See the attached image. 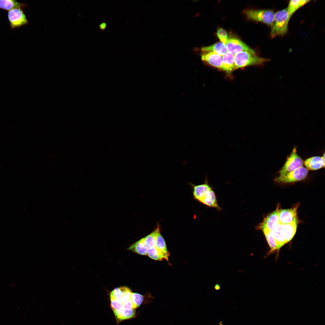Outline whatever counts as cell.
I'll list each match as a JSON object with an SVG mask.
<instances>
[{
  "label": "cell",
  "instance_id": "277c9868",
  "mask_svg": "<svg viewBox=\"0 0 325 325\" xmlns=\"http://www.w3.org/2000/svg\"><path fill=\"white\" fill-rule=\"evenodd\" d=\"M308 170L303 166L283 175L279 176L274 179L277 183H289L299 181L307 176Z\"/></svg>",
  "mask_w": 325,
  "mask_h": 325
},
{
  "label": "cell",
  "instance_id": "7402d4cb",
  "mask_svg": "<svg viewBox=\"0 0 325 325\" xmlns=\"http://www.w3.org/2000/svg\"><path fill=\"white\" fill-rule=\"evenodd\" d=\"M310 1L308 0H292L289 1L287 8L288 14L290 18L293 14L299 9L308 3Z\"/></svg>",
  "mask_w": 325,
  "mask_h": 325
},
{
  "label": "cell",
  "instance_id": "3957f363",
  "mask_svg": "<svg viewBox=\"0 0 325 325\" xmlns=\"http://www.w3.org/2000/svg\"><path fill=\"white\" fill-rule=\"evenodd\" d=\"M244 13L249 19L271 26L273 22L275 14L273 11L267 9H248L245 10Z\"/></svg>",
  "mask_w": 325,
  "mask_h": 325
},
{
  "label": "cell",
  "instance_id": "5bb4252c",
  "mask_svg": "<svg viewBox=\"0 0 325 325\" xmlns=\"http://www.w3.org/2000/svg\"><path fill=\"white\" fill-rule=\"evenodd\" d=\"M201 203L208 207L214 208L219 210L221 209L218 204L215 193L212 187L206 192Z\"/></svg>",
  "mask_w": 325,
  "mask_h": 325
},
{
  "label": "cell",
  "instance_id": "2e32d148",
  "mask_svg": "<svg viewBox=\"0 0 325 325\" xmlns=\"http://www.w3.org/2000/svg\"><path fill=\"white\" fill-rule=\"evenodd\" d=\"M155 246L162 255L164 259L168 262L170 254L165 240L160 234L159 227L157 232Z\"/></svg>",
  "mask_w": 325,
  "mask_h": 325
},
{
  "label": "cell",
  "instance_id": "603a6c76",
  "mask_svg": "<svg viewBox=\"0 0 325 325\" xmlns=\"http://www.w3.org/2000/svg\"><path fill=\"white\" fill-rule=\"evenodd\" d=\"M26 5L14 0H0V9L8 11L17 8H23Z\"/></svg>",
  "mask_w": 325,
  "mask_h": 325
},
{
  "label": "cell",
  "instance_id": "f546056e",
  "mask_svg": "<svg viewBox=\"0 0 325 325\" xmlns=\"http://www.w3.org/2000/svg\"><path fill=\"white\" fill-rule=\"evenodd\" d=\"M122 305V308L124 309H134L133 308V302L131 299L123 303Z\"/></svg>",
  "mask_w": 325,
  "mask_h": 325
},
{
  "label": "cell",
  "instance_id": "9c48e42d",
  "mask_svg": "<svg viewBox=\"0 0 325 325\" xmlns=\"http://www.w3.org/2000/svg\"><path fill=\"white\" fill-rule=\"evenodd\" d=\"M227 51L235 55L238 53L243 51H247L252 53H255L252 49L240 39L235 37L228 38V41L225 44Z\"/></svg>",
  "mask_w": 325,
  "mask_h": 325
},
{
  "label": "cell",
  "instance_id": "4316f807",
  "mask_svg": "<svg viewBox=\"0 0 325 325\" xmlns=\"http://www.w3.org/2000/svg\"><path fill=\"white\" fill-rule=\"evenodd\" d=\"M144 296L140 294L132 292L131 299L133 302L134 309L137 308L142 303L144 299Z\"/></svg>",
  "mask_w": 325,
  "mask_h": 325
},
{
  "label": "cell",
  "instance_id": "5b68a950",
  "mask_svg": "<svg viewBox=\"0 0 325 325\" xmlns=\"http://www.w3.org/2000/svg\"><path fill=\"white\" fill-rule=\"evenodd\" d=\"M304 161L297 153L295 147L279 172L280 176L283 175L303 166Z\"/></svg>",
  "mask_w": 325,
  "mask_h": 325
},
{
  "label": "cell",
  "instance_id": "9a60e30c",
  "mask_svg": "<svg viewBox=\"0 0 325 325\" xmlns=\"http://www.w3.org/2000/svg\"><path fill=\"white\" fill-rule=\"evenodd\" d=\"M132 292L126 287H121L115 288L111 292L115 298L122 303L131 299Z\"/></svg>",
  "mask_w": 325,
  "mask_h": 325
},
{
  "label": "cell",
  "instance_id": "30bf717a",
  "mask_svg": "<svg viewBox=\"0 0 325 325\" xmlns=\"http://www.w3.org/2000/svg\"><path fill=\"white\" fill-rule=\"evenodd\" d=\"M201 57L204 62L215 67L221 69L222 56L213 52H201Z\"/></svg>",
  "mask_w": 325,
  "mask_h": 325
},
{
  "label": "cell",
  "instance_id": "ffe728a7",
  "mask_svg": "<svg viewBox=\"0 0 325 325\" xmlns=\"http://www.w3.org/2000/svg\"><path fill=\"white\" fill-rule=\"evenodd\" d=\"M118 322L135 317L136 314L135 309L127 310L123 309L113 312Z\"/></svg>",
  "mask_w": 325,
  "mask_h": 325
},
{
  "label": "cell",
  "instance_id": "83f0119b",
  "mask_svg": "<svg viewBox=\"0 0 325 325\" xmlns=\"http://www.w3.org/2000/svg\"><path fill=\"white\" fill-rule=\"evenodd\" d=\"M110 299L111 307L113 312L123 309L122 303L115 298L111 294H110Z\"/></svg>",
  "mask_w": 325,
  "mask_h": 325
},
{
  "label": "cell",
  "instance_id": "d4e9b609",
  "mask_svg": "<svg viewBox=\"0 0 325 325\" xmlns=\"http://www.w3.org/2000/svg\"><path fill=\"white\" fill-rule=\"evenodd\" d=\"M271 249V252L277 250L273 231H262Z\"/></svg>",
  "mask_w": 325,
  "mask_h": 325
},
{
  "label": "cell",
  "instance_id": "7a4b0ae2",
  "mask_svg": "<svg viewBox=\"0 0 325 325\" xmlns=\"http://www.w3.org/2000/svg\"><path fill=\"white\" fill-rule=\"evenodd\" d=\"M235 70L251 65H262L270 60L269 59L261 57L255 53L243 51L234 55Z\"/></svg>",
  "mask_w": 325,
  "mask_h": 325
},
{
  "label": "cell",
  "instance_id": "6da1fadb",
  "mask_svg": "<svg viewBox=\"0 0 325 325\" xmlns=\"http://www.w3.org/2000/svg\"><path fill=\"white\" fill-rule=\"evenodd\" d=\"M290 19L287 8L279 10L275 13L274 21L271 26V38L285 35L287 32Z\"/></svg>",
  "mask_w": 325,
  "mask_h": 325
},
{
  "label": "cell",
  "instance_id": "484cf974",
  "mask_svg": "<svg viewBox=\"0 0 325 325\" xmlns=\"http://www.w3.org/2000/svg\"><path fill=\"white\" fill-rule=\"evenodd\" d=\"M147 255L150 258L156 261H162L164 259L162 255L155 246L148 249Z\"/></svg>",
  "mask_w": 325,
  "mask_h": 325
},
{
  "label": "cell",
  "instance_id": "f1b7e54d",
  "mask_svg": "<svg viewBox=\"0 0 325 325\" xmlns=\"http://www.w3.org/2000/svg\"><path fill=\"white\" fill-rule=\"evenodd\" d=\"M217 35L221 42L225 44L228 39L226 31L222 28H220L217 31Z\"/></svg>",
  "mask_w": 325,
  "mask_h": 325
},
{
  "label": "cell",
  "instance_id": "8fae6325",
  "mask_svg": "<svg viewBox=\"0 0 325 325\" xmlns=\"http://www.w3.org/2000/svg\"><path fill=\"white\" fill-rule=\"evenodd\" d=\"M309 171L316 170L325 167V153L322 156H314L309 158L304 162Z\"/></svg>",
  "mask_w": 325,
  "mask_h": 325
},
{
  "label": "cell",
  "instance_id": "d6986e66",
  "mask_svg": "<svg viewBox=\"0 0 325 325\" xmlns=\"http://www.w3.org/2000/svg\"><path fill=\"white\" fill-rule=\"evenodd\" d=\"M297 222L282 224L285 236L286 243L290 241L296 234Z\"/></svg>",
  "mask_w": 325,
  "mask_h": 325
},
{
  "label": "cell",
  "instance_id": "52a82bcc",
  "mask_svg": "<svg viewBox=\"0 0 325 325\" xmlns=\"http://www.w3.org/2000/svg\"><path fill=\"white\" fill-rule=\"evenodd\" d=\"M280 208V205L278 204L275 210L264 218L262 222L257 226V229L262 231H274L280 224L278 217Z\"/></svg>",
  "mask_w": 325,
  "mask_h": 325
},
{
  "label": "cell",
  "instance_id": "ba28073f",
  "mask_svg": "<svg viewBox=\"0 0 325 325\" xmlns=\"http://www.w3.org/2000/svg\"><path fill=\"white\" fill-rule=\"evenodd\" d=\"M300 204L298 203L290 209H280L278 215L279 224L297 222V210Z\"/></svg>",
  "mask_w": 325,
  "mask_h": 325
},
{
  "label": "cell",
  "instance_id": "44dd1931",
  "mask_svg": "<svg viewBox=\"0 0 325 325\" xmlns=\"http://www.w3.org/2000/svg\"><path fill=\"white\" fill-rule=\"evenodd\" d=\"M273 232L277 248L279 250L286 243L282 225L280 224Z\"/></svg>",
  "mask_w": 325,
  "mask_h": 325
},
{
  "label": "cell",
  "instance_id": "4fadbf2b",
  "mask_svg": "<svg viewBox=\"0 0 325 325\" xmlns=\"http://www.w3.org/2000/svg\"><path fill=\"white\" fill-rule=\"evenodd\" d=\"M193 189V194L194 198L201 203L206 192L212 186L209 184L207 177H206L204 183L202 184L196 185L189 183Z\"/></svg>",
  "mask_w": 325,
  "mask_h": 325
},
{
  "label": "cell",
  "instance_id": "8992f818",
  "mask_svg": "<svg viewBox=\"0 0 325 325\" xmlns=\"http://www.w3.org/2000/svg\"><path fill=\"white\" fill-rule=\"evenodd\" d=\"M8 19L12 29L20 27L28 23L22 8H17L8 11Z\"/></svg>",
  "mask_w": 325,
  "mask_h": 325
},
{
  "label": "cell",
  "instance_id": "7c38bea8",
  "mask_svg": "<svg viewBox=\"0 0 325 325\" xmlns=\"http://www.w3.org/2000/svg\"><path fill=\"white\" fill-rule=\"evenodd\" d=\"M221 70L228 74L235 70L234 55L227 51L222 56Z\"/></svg>",
  "mask_w": 325,
  "mask_h": 325
},
{
  "label": "cell",
  "instance_id": "4dcf8cb0",
  "mask_svg": "<svg viewBox=\"0 0 325 325\" xmlns=\"http://www.w3.org/2000/svg\"><path fill=\"white\" fill-rule=\"evenodd\" d=\"M106 26V24L105 23H101L99 25V27L101 30H104Z\"/></svg>",
  "mask_w": 325,
  "mask_h": 325
},
{
  "label": "cell",
  "instance_id": "ac0fdd59",
  "mask_svg": "<svg viewBox=\"0 0 325 325\" xmlns=\"http://www.w3.org/2000/svg\"><path fill=\"white\" fill-rule=\"evenodd\" d=\"M127 249L141 255H147L148 249L144 243V238L132 244Z\"/></svg>",
  "mask_w": 325,
  "mask_h": 325
},
{
  "label": "cell",
  "instance_id": "cb8c5ba5",
  "mask_svg": "<svg viewBox=\"0 0 325 325\" xmlns=\"http://www.w3.org/2000/svg\"><path fill=\"white\" fill-rule=\"evenodd\" d=\"M159 227V226H158L154 231L144 237V243L148 249L155 246L156 235Z\"/></svg>",
  "mask_w": 325,
  "mask_h": 325
},
{
  "label": "cell",
  "instance_id": "e0dca14e",
  "mask_svg": "<svg viewBox=\"0 0 325 325\" xmlns=\"http://www.w3.org/2000/svg\"><path fill=\"white\" fill-rule=\"evenodd\" d=\"M202 52L212 51L223 56L227 51L225 44L220 42L216 43L211 45L203 47L201 48Z\"/></svg>",
  "mask_w": 325,
  "mask_h": 325
}]
</instances>
